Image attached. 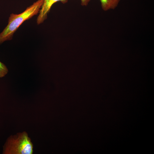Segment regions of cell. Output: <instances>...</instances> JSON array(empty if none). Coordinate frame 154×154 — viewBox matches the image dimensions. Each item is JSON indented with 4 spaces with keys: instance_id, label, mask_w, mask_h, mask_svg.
<instances>
[{
    "instance_id": "obj_1",
    "label": "cell",
    "mask_w": 154,
    "mask_h": 154,
    "mask_svg": "<svg viewBox=\"0 0 154 154\" xmlns=\"http://www.w3.org/2000/svg\"><path fill=\"white\" fill-rule=\"evenodd\" d=\"M43 1L44 0H38L20 14H11L7 25L0 33V45L5 41L11 40L14 33L23 22L37 15Z\"/></svg>"
},
{
    "instance_id": "obj_4",
    "label": "cell",
    "mask_w": 154,
    "mask_h": 154,
    "mask_svg": "<svg viewBox=\"0 0 154 154\" xmlns=\"http://www.w3.org/2000/svg\"><path fill=\"white\" fill-rule=\"evenodd\" d=\"M102 9L106 11L115 9L118 6L120 0H100Z\"/></svg>"
},
{
    "instance_id": "obj_6",
    "label": "cell",
    "mask_w": 154,
    "mask_h": 154,
    "mask_svg": "<svg viewBox=\"0 0 154 154\" xmlns=\"http://www.w3.org/2000/svg\"><path fill=\"white\" fill-rule=\"evenodd\" d=\"M90 0H81V5L83 6H86Z\"/></svg>"
},
{
    "instance_id": "obj_3",
    "label": "cell",
    "mask_w": 154,
    "mask_h": 154,
    "mask_svg": "<svg viewBox=\"0 0 154 154\" xmlns=\"http://www.w3.org/2000/svg\"><path fill=\"white\" fill-rule=\"evenodd\" d=\"M68 1V0H44L37 19V24L39 25L43 23L47 19V14L53 4L58 1L64 4Z\"/></svg>"
},
{
    "instance_id": "obj_5",
    "label": "cell",
    "mask_w": 154,
    "mask_h": 154,
    "mask_svg": "<svg viewBox=\"0 0 154 154\" xmlns=\"http://www.w3.org/2000/svg\"><path fill=\"white\" fill-rule=\"evenodd\" d=\"M8 72V69L6 66L0 62V78L4 76Z\"/></svg>"
},
{
    "instance_id": "obj_2",
    "label": "cell",
    "mask_w": 154,
    "mask_h": 154,
    "mask_svg": "<svg viewBox=\"0 0 154 154\" xmlns=\"http://www.w3.org/2000/svg\"><path fill=\"white\" fill-rule=\"evenodd\" d=\"M33 145L25 132L12 136L8 139L5 153L11 154H32Z\"/></svg>"
}]
</instances>
